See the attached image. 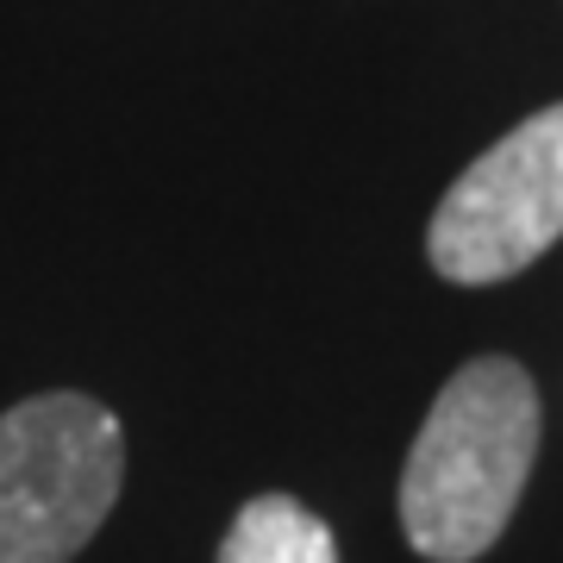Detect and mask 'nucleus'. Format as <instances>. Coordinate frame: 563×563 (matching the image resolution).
<instances>
[{"label": "nucleus", "mask_w": 563, "mask_h": 563, "mask_svg": "<svg viewBox=\"0 0 563 563\" xmlns=\"http://www.w3.org/2000/svg\"><path fill=\"white\" fill-rule=\"evenodd\" d=\"M563 239V101L520 120L444 188L426 257L457 288L520 276Z\"/></svg>", "instance_id": "nucleus-3"}, {"label": "nucleus", "mask_w": 563, "mask_h": 563, "mask_svg": "<svg viewBox=\"0 0 563 563\" xmlns=\"http://www.w3.org/2000/svg\"><path fill=\"white\" fill-rule=\"evenodd\" d=\"M539 457V388L514 357H470L439 388L401 470V532L432 563L495 551Z\"/></svg>", "instance_id": "nucleus-1"}, {"label": "nucleus", "mask_w": 563, "mask_h": 563, "mask_svg": "<svg viewBox=\"0 0 563 563\" xmlns=\"http://www.w3.org/2000/svg\"><path fill=\"white\" fill-rule=\"evenodd\" d=\"M125 483L120 413L51 388L0 413V563H76Z\"/></svg>", "instance_id": "nucleus-2"}, {"label": "nucleus", "mask_w": 563, "mask_h": 563, "mask_svg": "<svg viewBox=\"0 0 563 563\" xmlns=\"http://www.w3.org/2000/svg\"><path fill=\"white\" fill-rule=\"evenodd\" d=\"M220 563H339V539L295 495H251L225 526Z\"/></svg>", "instance_id": "nucleus-4"}]
</instances>
